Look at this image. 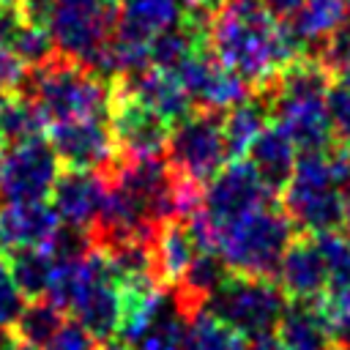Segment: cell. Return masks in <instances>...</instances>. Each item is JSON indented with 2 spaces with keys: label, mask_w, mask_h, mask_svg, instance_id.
Segmentation results:
<instances>
[{
  "label": "cell",
  "mask_w": 350,
  "mask_h": 350,
  "mask_svg": "<svg viewBox=\"0 0 350 350\" xmlns=\"http://www.w3.org/2000/svg\"><path fill=\"white\" fill-rule=\"evenodd\" d=\"M208 49L254 90L271 85L304 52L290 27L273 19L260 0L221 5L208 30Z\"/></svg>",
  "instance_id": "6da1fadb"
},
{
  "label": "cell",
  "mask_w": 350,
  "mask_h": 350,
  "mask_svg": "<svg viewBox=\"0 0 350 350\" xmlns=\"http://www.w3.org/2000/svg\"><path fill=\"white\" fill-rule=\"evenodd\" d=\"M293 227L282 208L265 205L213 224V252L224 260L230 273L273 279L287 246L295 241Z\"/></svg>",
  "instance_id": "7a4b0ae2"
},
{
  "label": "cell",
  "mask_w": 350,
  "mask_h": 350,
  "mask_svg": "<svg viewBox=\"0 0 350 350\" xmlns=\"http://www.w3.org/2000/svg\"><path fill=\"white\" fill-rule=\"evenodd\" d=\"M19 93L38 104L49 126L77 118H109L112 107V82L60 55L30 71Z\"/></svg>",
  "instance_id": "3957f363"
},
{
  "label": "cell",
  "mask_w": 350,
  "mask_h": 350,
  "mask_svg": "<svg viewBox=\"0 0 350 350\" xmlns=\"http://www.w3.org/2000/svg\"><path fill=\"white\" fill-rule=\"evenodd\" d=\"M118 0H57L49 33L60 57L96 71L118 30Z\"/></svg>",
  "instance_id": "277c9868"
},
{
  "label": "cell",
  "mask_w": 350,
  "mask_h": 350,
  "mask_svg": "<svg viewBox=\"0 0 350 350\" xmlns=\"http://www.w3.org/2000/svg\"><path fill=\"white\" fill-rule=\"evenodd\" d=\"M287 304H290L287 295L273 279L230 273L227 282L211 295L205 309L249 339V336L273 331Z\"/></svg>",
  "instance_id": "5b68a950"
},
{
  "label": "cell",
  "mask_w": 350,
  "mask_h": 350,
  "mask_svg": "<svg viewBox=\"0 0 350 350\" xmlns=\"http://www.w3.org/2000/svg\"><path fill=\"white\" fill-rule=\"evenodd\" d=\"M221 115L224 112L194 109L191 115H186L180 123L172 126L167 161L178 175L200 186H208L221 172V167L230 159Z\"/></svg>",
  "instance_id": "8992f818"
},
{
  "label": "cell",
  "mask_w": 350,
  "mask_h": 350,
  "mask_svg": "<svg viewBox=\"0 0 350 350\" xmlns=\"http://www.w3.org/2000/svg\"><path fill=\"white\" fill-rule=\"evenodd\" d=\"M60 175V159L46 137L8 145L0 159V205L44 202Z\"/></svg>",
  "instance_id": "52a82bcc"
},
{
  "label": "cell",
  "mask_w": 350,
  "mask_h": 350,
  "mask_svg": "<svg viewBox=\"0 0 350 350\" xmlns=\"http://www.w3.org/2000/svg\"><path fill=\"white\" fill-rule=\"evenodd\" d=\"M109 129L120 159H164L172 126L148 104L112 85Z\"/></svg>",
  "instance_id": "ba28073f"
},
{
  "label": "cell",
  "mask_w": 350,
  "mask_h": 350,
  "mask_svg": "<svg viewBox=\"0 0 350 350\" xmlns=\"http://www.w3.org/2000/svg\"><path fill=\"white\" fill-rule=\"evenodd\" d=\"M276 194L262 183L249 159H230L221 172L205 186L202 211L213 224L238 219L249 211L273 205Z\"/></svg>",
  "instance_id": "9c48e42d"
},
{
  "label": "cell",
  "mask_w": 350,
  "mask_h": 350,
  "mask_svg": "<svg viewBox=\"0 0 350 350\" xmlns=\"http://www.w3.org/2000/svg\"><path fill=\"white\" fill-rule=\"evenodd\" d=\"M49 145L66 170L107 172L118 159L109 118H77L49 126Z\"/></svg>",
  "instance_id": "30bf717a"
},
{
  "label": "cell",
  "mask_w": 350,
  "mask_h": 350,
  "mask_svg": "<svg viewBox=\"0 0 350 350\" xmlns=\"http://www.w3.org/2000/svg\"><path fill=\"white\" fill-rule=\"evenodd\" d=\"M175 77L186 88L189 98L194 101L197 109H213V112H227L230 107L246 101L254 88L241 79L232 68L219 63L208 46L194 52L178 71Z\"/></svg>",
  "instance_id": "8fae6325"
},
{
  "label": "cell",
  "mask_w": 350,
  "mask_h": 350,
  "mask_svg": "<svg viewBox=\"0 0 350 350\" xmlns=\"http://www.w3.org/2000/svg\"><path fill=\"white\" fill-rule=\"evenodd\" d=\"M273 282L282 287L287 301H304V304L320 301L323 293L328 290L331 273H328L325 260L317 249V241L314 238H295L287 246V252L276 268Z\"/></svg>",
  "instance_id": "7c38bea8"
},
{
  "label": "cell",
  "mask_w": 350,
  "mask_h": 350,
  "mask_svg": "<svg viewBox=\"0 0 350 350\" xmlns=\"http://www.w3.org/2000/svg\"><path fill=\"white\" fill-rule=\"evenodd\" d=\"M112 85L118 90L134 96L137 101L148 104L170 126L180 123L186 115H191L197 109L194 101L189 98L186 88L180 85V79L172 71H164V68H156V66H148L145 71H137V74H129V77H120Z\"/></svg>",
  "instance_id": "4fadbf2b"
},
{
  "label": "cell",
  "mask_w": 350,
  "mask_h": 350,
  "mask_svg": "<svg viewBox=\"0 0 350 350\" xmlns=\"http://www.w3.org/2000/svg\"><path fill=\"white\" fill-rule=\"evenodd\" d=\"M107 180L101 172L90 170H63L52 189V208L57 211L63 224L93 230L101 213Z\"/></svg>",
  "instance_id": "5bb4252c"
},
{
  "label": "cell",
  "mask_w": 350,
  "mask_h": 350,
  "mask_svg": "<svg viewBox=\"0 0 350 350\" xmlns=\"http://www.w3.org/2000/svg\"><path fill=\"white\" fill-rule=\"evenodd\" d=\"M60 227V216L52 202H19L0 205V252L46 246Z\"/></svg>",
  "instance_id": "9a60e30c"
},
{
  "label": "cell",
  "mask_w": 350,
  "mask_h": 350,
  "mask_svg": "<svg viewBox=\"0 0 350 350\" xmlns=\"http://www.w3.org/2000/svg\"><path fill=\"white\" fill-rule=\"evenodd\" d=\"M183 19L178 0H123L118 11L115 38L137 46H150V41L175 27Z\"/></svg>",
  "instance_id": "2e32d148"
},
{
  "label": "cell",
  "mask_w": 350,
  "mask_h": 350,
  "mask_svg": "<svg viewBox=\"0 0 350 350\" xmlns=\"http://www.w3.org/2000/svg\"><path fill=\"white\" fill-rule=\"evenodd\" d=\"M246 159L252 161V167L257 170V175L262 178V183L279 197L284 191V186L290 183L295 164H298V145L290 139V134L284 129H279L273 120L262 129V134L252 142Z\"/></svg>",
  "instance_id": "e0dca14e"
},
{
  "label": "cell",
  "mask_w": 350,
  "mask_h": 350,
  "mask_svg": "<svg viewBox=\"0 0 350 350\" xmlns=\"http://www.w3.org/2000/svg\"><path fill=\"white\" fill-rule=\"evenodd\" d=\"M197 252L200 249H197L186 221H180V219L164 221L156 232V241H153V260H156L159 282L167 290H172L180 282L183 271L189 268V262L194 260Z\"/></svg>",
  "instance_id": "ac0fdd59"
},
{
  "label": "cell",
  "mask_w": 350,
  "mask_h": 350,
  "mask_svg": "<svg viewBox=\"0 0 350 350\" xmlns=\"http://www.w3.org/2000/svg\"><path fill=\"white\" fill-rule=\"evenodd\" d=\"M276 334L287 350H331L334 334L320 314L317 306L304 304V301H290Z\"/></svg>",
  "instance_id": "d6986e66"
},
{
  "label": "cell",
  "mask_w": 350,
  "mask_h": 350,
  "mask_svg": "<svg viewBox=\"0 0 350 350\" xmlns=\"http://www.w3.org/2000/svg\"><path fill=\"white\" fill-rule=\"evenodd\" d=\"M221 123H224V142H227L230 159H246L252 142L271 123V104L262 93L254 90L246 101L230 107L221 115Z\"/></svg>",
  "instance_id": "ffe728a7"
},
{
  "label": "cell",
  "mask_w": 350,
  "mask_h": 350,
  "mask_svg": "<svg viewBox=\"0 0 350 350\" xmlns=\"http://www.w3.org/2000/svg\"><path fill=\"white\" fill-rule=\"evenodd\" d=\"M345 22H347L345 0H309L301 8V14L284 25L290 27V33L301 44V49H306V46L320 49L331 36H336L342 30Z\"/></svg>",
  "instance_id": "44dd1931"
},
{
  "label": "cell",
  "mask_w": 350,
  "mask_h": 350,
  "mask_svg": "<svg viewBox=\"0 0 350 350\" xmlns=\"http://www.w3.org/2000/svg\"><path fill=\"white\" fill-rule=\"evenodd\" d=\"M8 273L14 279V284L19 287V293L25 295V301H36V298H46L57 260L49 254L46 246L38 249H14L3 254Z\"/></svg>",
  "instance_id": "7402d4cb"
},
{
  "label": "cell",
  "mask_w": 350,
  "mask_h": 350,
  "mask_svg": "<svg viewBox=\"0 0 350 350\" xmlns=\"http://www.w3.org/2000/svg\"><path fill=\"white\" fill-rule=\"evenodd\" d=\"M63 325H66L63 312L55 304H49L46 298H36V301H27L22 306L19 317L11 325V334L25 347L46 350L55 342V336L60 334Z\"/></svg>",
  "instance_id": "603a6c76"
},
{
  "label": "cell",
  "mask_w": 350,
  "mask_h": 350,
  "mask_svg": "<svg viewBox=\"0 0 350 350\" xmlns=\"http://www.w3.org/2000/svg\"><path fill=\"white\" fill-rule=\"evenodd\" d=\"M46 126H49L46 115L25 93H11L0 107V137L5 139V145L38 139L44 137Z\"/></svg>",
  "instance_id": "cb8c5ba5"
},
{
  "label": "cell",
  "mask_w": 350,
  "mask_h": 350,
  "mask_svg": "<svg viewBox=\"0 0 350 350\" xmlns=\"http://www.w3.org/2000/svg\"><path fill=\"white\" fill-rule=\"evenodd\" d=\"M183 350H246V336L213 312L200 309L186 320Z\"/></svg>",
  "instance_id": "d4e9b609"
},
{
  "label": "cell",
  "mask_w": 350,
  "mask_h": 350,
  "mask_svg": "<svg viewBox=\"0 0 350 350\" xmlns=\"http://www.w3.org/2000/svg\"><path fill=\"white\" fill-rule=\"evenodd\" d=\"M11 49L27 66V71L44 68L46 63H52L57 57V49H55V41H52L49 27L33 25V22H22L19 25V30L11 38Z\"/></svg>",
  "instance_id": "484cf974"
},
{
  "label": "cell",
  "mask_w": 350,
  "mask_h": 350,
  "mask_svg": "<svg viewBox=\"0 0 350 350\" xmlns=\"http://www.w3.org/2000/svg\"><path fill=\"white\" fill-rule=\"evenodd\" d=\"M314 241L325 260L331 282H347L350 279V232L328 230V232H317Z\"/></svg>",
  "instance_id": "4316f807"
},
{
  "label": "cell",
  "mask_w": 350,
  "mask_h": 350,
  "mask_svg": "<svg viewBox=\"0 0 350 350\" xmlns=\"http://www.w3.org/2000/svg\"><path fill=\"white\" fill-rule=\"evenodd\" d=\"M314 57L328 68L331 77L350 88V30H339L336 36H331Z\"/></svg>",
  "instance_id": "83f0119b"
},
{
  "label": "cell",
  "mask_w": 350,
  "mask_h": 350,
  "mask_svg": "<svg viewBox=\"0 0 350 350\" xmlns=\"http://www.w3.org/2000/svg\"><path fill=\"white\" fill-rule=\"evenodd\" d=\"M328 118H331V129H334V139L350 150V88L342 82H334L328 96Z\"/></svg>",
  "instance_id": "f1b7e54d"
},
{
  "label": "cell",
  "mask_w": 350,
  "mask_h": 350,
  "mask_svg": "<svg viewBox=\"0 0 350 350\" xmlns=\"http://www.w3.org/2000/svg\"><path fill=\"white\" fill-rule=\"evenodd\" d=\"M25 295L19 293V287L14 284L5 260L0 257V328H11L14 320L19 317L22 306H25Z\"/></svg>",
  "instance_id": "f546056e"
},
{
  "label": "cell",
  "mask_w": 350,
  "mask_h": 350,
  "mask_svg": "<svg viewBox=\"0 0 350 350\" xmlns=\"http://www.w3.org/2000/svg\"><path fill=\"white\" fill-rule=\"evenodd\" d=\"M27 66L16 57V52L11 49V44L0 41V88L8 93H19L27 82Z\"/></svg>",
  "instance_id": "4dcf8cb0"
},
{
  "label": "cell",
  "mask_w": 350,
  "mask_h": 350,
  "mask_svg": "<svg viewBox=\"0 0 350 350\" xmlns=\"http://www.w3.org/2000/svg\"><path fill=\"white\" fill-rule=\"evenodd\" d=\"M46 350H98V339L74 317L66 320V325L60 328V334L55 336V342Z\"/></svg>",
  "instance_id": "1f68e13d"
},
{
  "label": "cell",
  "mask_w": 350,
  "mask_h": 350,
  "mask_svg": "<svg viewBox=\"0 0 350 350\" xmlns=\"http://www.w3.org/2000/svg\"><path fill=\"white\" fill-rule=\"evenodd\" d=\"M260 3L268 8V14H271L273 19L290 22V19H295V16L301 14V8H304L309 0H260Z\"/></svg>",
  "instance_id": "d6a6232c"
},
{
  "label": "cell",
  "mask_w": 350,
  "mask_h": 350,
  "mask_svg": "<svg viewBox=\"0 0 350 350\" xmlns=\"http://www.w3.org/2000/svg\"><path fill=\"white\" fill-rule=\"evenodd\" d=\"M246 350H287L279 339L276 331H265V334H257V336H249L246 339Z\"/></svg>",
  "instance_id": "836d02e7"
},
{
  "label": "cell",
  "mask_w": 350,
  "mask_h": 350,
  "mask_svg": "<svg viewBox=\"0 0 350 350\" xmlns=\"http://www.w3.org/2000/svg\"><path fill=\"white\" fill-rule=\"evenodd\" d=\"M334 342H336L342 350H350V323L334 331Z\"/></svg>",
  "instance_id": "e575fe53"
},
{
  "label": "cell",
  "mask_w": 350,
  "mask_h": 350,
  "mask_svg": "<svg viewBox=\"0 0 350 350\" xmlns=\"http://www.w3.org/2000/svg\"><path fill=\"white\" fill-rule=\"evenodd\" d=\"M98 350H139V347L126 345V342H120V339H109V342H101Z\"/></svg>",
  "instance_id": "d590c367"
},
{
  "label": "cell",
  "mask_w": 350,
  "mask_h": 350,
  "mask_svg": "<svg viewBox=\"0 0 350 350\" xmlns=\"http://www.w3.org/2000/svg\"><path fill=\"white\" fill-rule=\"evenodd\" d=\"M342 197H345V227H347V232H350V183H345Z\"/></svg>",
  "instance_id": "8d00e7d4"
},
{
  "label": "cell",
  "mask_w": 350,
  "mask_h": 350,
  "mask_svg": "<svg viewBox=\"0 0 350 350\" xmlns=\"http://www.w3.org/2000/svg\"><path fill=\"white\" fill-rule=\"evenodd\" d=\"M8 96H11V93H8V90H3V88H0V107H3V104H5V98H8Z\"/></svg>",
  "instance_id": "74e56055"
},
{
  "label": "cell",
  "mask_w": 350,
  "mask_h": 350,
  "mask_svg": "<svg viewBox=\"0 0 350 350\" xmlns=\"http://www.w3.org/2000/svg\"><path fill=\"white\" fill-rule=\"evenodd\" d=\"M227 3H235V0H213V5H216V8H221V5H227Z\"/></svg>",
  "instance_id": "f35d334b"
},
{
  "label": "cell",
  "mask_w": 350,
  "mask_h": 350,
  "mask_svg": "<svg viewBox=\"0 0 350 350\" xmlns=\"http://www.w3.org/2000/svg\"><path fill=\"white\" fill-rule=\"evenodd\" d=\"M5 148H8V145H5V139L0 137V159H3V153H5Z\"/></svg>",
  "instance_id": "ab89813d"
},
{
  "label": "cell",
  "mask_w": 350,
  "mask_h": 350,
  "mask_svg": "<svg viewBox=\"0 0 350 350\" xmlns=\"http://www.w3.org/2000/svg\"><path fill=\"white\" fill-rule=\"evenodd\" d=\"M0 3H3V5H19L22 0H0Z\"/></svg>",
  "instance_id": "60d3db41"
},
{
  "label": "cell",
  "mask_w": 350,
  "mask_h": 350,
  "mask_svg": "<svg viewBox=\"0 0 350 350\" xmlns=\"http://www.w3.org/2000/svg\"><path fill=\"white\" fill-rule=\"evenodd\" d=\"M345 8H347V25H350V0H345Z\"/></svg>",
  "instance_id": "b9f144b4"
},
{
  "label": "cell",
  "mask_w": 350,
  "mask_h": 350,
  "mask_svg": "<svg viewBox=\"0 0 350 350\" xmlns=\"http://www.w3.org/2000/svg\"><path fill=\"white\" fill-rule=\"evenodd\" d=\"M0 257H3V252H0Z\"/></svg>",
  "instance_id": "7bdbcfd3"
}]
</instances>
